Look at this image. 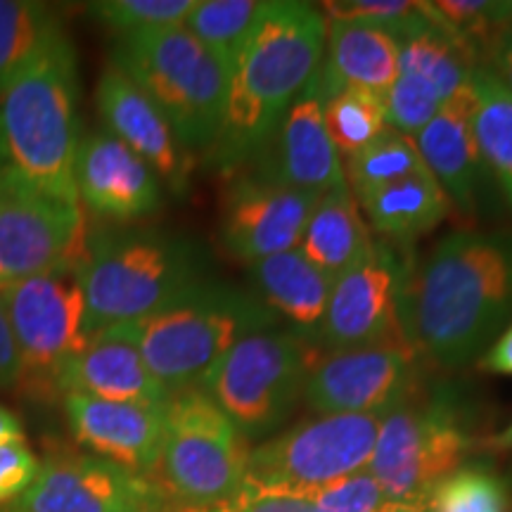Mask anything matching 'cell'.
Wrapping results in <instances>:
<instances>
[{
    "instance_id": "6da1fadb",
    "label": "cell",
    "mask_w": 512,
    "mask_h": 512,
    "mask_svg": "<svg viewBox=\"0 0 512 512\" xmlns=\"http://www.w3.org/2000/svg\"><path fill=\"white\" fill-rule=\"evenodd\" d=\"M510 323L512 230H456L408 266L401 332L437 366L475 361Z\"/></svg>"
},
{
    "instance_id": "7a4b0ae2",
    "label": "cell",
    "mask_w": 512,
    "mask_h": 512,
    "mask_svg": "<svg viewBox=\"0 0 512 512\" xmlns=\"http://www.w3.org/2000/svg\"><path fill=\"white\" fill-rule=\"evenodd\" d=\"M328 41V19L297 0L266 3L259 22L230 69L226 114L209 157L238 171L264 150L287 107L318 72Z\"/></svg>"
},
{
    "instance_id": "3957f363",
    "label": "cell",
    "mask_w": 512,
    "mask_h": 512,
    "mask_svg": "<svg viewBox=\"0 0 512 512\" xmlns=\"http://www.w3.org/2000/svg\"><path fill=\"white\" fill-rule=\"evenodd\" d=\"M76 98V50L67 34L55 38L0 91V169L69 202H79Z\"/></svg>"
},
{
    "instance_id": "277c9868",
    "label": "cell",
    "mask_w": 512,
    "mask_h": 512,
    "mask_svg": "<svg viewBox=\"0 0 512 512\" xmlns=\"http://www.w3.org/2000/svg\"><path fill=\"white\" fill-rule=\"evenodd\" d=\"M278 316L252 292L202 280L150 316L107 328L128 339L171 396L200 389L204 377L240 339L273 330Z\"/></svg>"
},
{
    "instance_id": "5b68a950",
    "label": "cell",
    "mask_w": 512,
    "mask_h": 512,
    "mask_svg": "<svg viewBox=\"0 0 512 512\" xmlns=\"http://www.w3.org/2000/svg\"><path fill=\"white\" fill-rule=\"evenodd\" d=\"M207 280L197 242L152 228H105L86 235V335L155 313Z\"/></svg>"
},
{
    "instance_id": "8992f818",
    "label": "cell",
    "mask_w": 512,
    "mask_h": 512,
    "mask_svg": "<svg viewBox=\"0 0 512 512\" xmlns=\"http://www.w3.org/2000/svg\"><path fill=\"white\" fill-rule=\"evenodd\" d=\"M112 67L162 110L185 152L214 150L226 114L228 72L183 24L119 38Z\"/></svg>"
},
{
    "instance_id": "52a82bcc",
    "label": "cell",
    "mask_w": 512,
    "mask_h": 512,
    "mask_svg": "<svg viewBox=\"0 0 512 512\" xmlns=\"http://www.w3.org/2000/svg\"><path fill=\"white\" fill-rule=\"evenodd\" d=\"M475 448L456 389H420L382 415L368 470L394 505H422Z\"/></svg>"
},
{
    "instance_id": "ba28073f",
    "label": "cell",
    "mask_w": 512,
    "mask_h": 512,
    "mask_svg": "<svg viewBox=\"0 0 512 512\" xmlns=\"http://www.w3.org/2000/svg\"><path fill=\"white\" fill-rule=\"evenodd\" d=\"M249 441L202 389L166 403L162 451L152 482L176 512L207 510L230 501L245 484Z\"/></svg>"
},
{
    "instance_id": "9c48e42d",
    "label": "cell",
    "mask_w": 512,
    "mask_h": 512,
    "mask_svg": "<svg viewBox=\"0 0 512 512\" xmlns=\"http://www.w3.org/2000/svg\"><path fill=\"white\" fill-rule=\"evenodd\" d=\"M318 347L299 332L261 330L240 339L200 389L247 441L278 434L304 399Z\"/></svg>"
},
{
    "instance_id": "30bf717a",
    "label": "cell",
    "mask_w": 512,
    "mask_h": 512,
    "mask_svg": "<svg viewBox=\"0 0 512 512\" xmlns=\"http://www.w3.org/2000/svg\"><path fill=\"white\" fill-rule=\"evenodd\" d=\"M382 415H313L249 451L247 494L306 498L337 479L366 470Z\"/></svg>"
},
{
    "instance_id": "8fae6325",
    "label": "cell",
    "mask_w": 512,
    "mask_h": 512,
    "mask_svg": "<svg viewBox=\"0 0 512 512\" xmlns=\"http://www.w3.org/2000/svg\"><path fill=\"white\" fill-rule=\"evenodd\" d=\"M83 259L0 287L5 313L17 344L24 392L55 396L64 363L86 349V294Z\"/></svg>"
},
{
    "instance_id": "7c38bea8",
    "label": "cell",
    "mask_w": 512,
    "mask_h": 512,
    "mask_svg": "<svg viewBox=\"0 0 512 512\" xmlns=\"http://www.w3.org/2000/svg\"><path fill=\"white\" fill-rule=\"evenodd\" d=\"M0 185V287L86 254L79 202L48 195L8 169H0Z\"/></svg>"
},
{
    "instance_id": "4fadbf2b",
    "label": "cell",
    "mask_w": 512,
    "mask_h": 512,
    "mask_svg": "<svg viewBox=\"0 0 512 512\" xmlns=\"http://www.w3.org/2000/svg\"><path fill=\"white\" fill-rule=\"evenodd\" d=\"M408 266L392 245L373 242L370 252L332 283L311 342L330 351L408 344L401 332V292Z\"/></svg>"
},
{
    "instance_id": "5bb4252c",
    "label": "cell",
    "mask_w": 512,
    "mask_h": 512,
    "mask_svg": "<svg viewBox=\"0 0 512 512\" xmlns=\"http://www.w3.org/2000/svg\"><path fill=\"white\" fill-rule=\"evenodd\" d=\"M418 358L411 344L318 354L302 401L313 415H384L422 389Z\"/></svg>"
},
{
    "instance_id": "9a60e30c",
    "label": "cell",
    "mask_w": 512,
    "mask_h": 512,
    "mask_svg": "<svg viewBox=\"0 0 512 512\" xmlns=\"http://www.w3.org/2000/svg\"><path fill=\"white\" fill-rule=\"evenodd\" d=\"M0 512H176L152 479L93 453H53L27 491Z\"/></svg>"
},
{
    "instance_id": "2e32d148",
    "label": "cell",
    "mask_w": 512,
    "mask_h": 512,
    "mask_svg": "<svg viewBox=\"0 0 512 512\" xmlns=\"http://www.w3.org/2000/svg\"><path fill=\"white\" fill-rule=\"evenodd\" d=\"M318 195L283 188L254 171L230 181L223 195L221 242L242 264L299 247Z\"/></svg>"
},
{
    "instance_id": "e0dca14e",
    "label": "cell",
    "mask_w": 512,
    "mask_h": 512,
    "mask_svg": "<svg viewBox=\"0 0 512 512\" xmlns=\"http://www.w3.org/2000/svg\"><path fill=\"white\" fill-rule=\"evenodd\" d=\"M325 95L318 72L287 107L273 136L254 159V174L283 188L325 195L344 188V166L323 121Z\"/></svg>"
},
{
    "instance_id": "ac0fdd59",
    "label": "cell",
    "mask_w": 512,
    "mask_h": 512,
    "mask_svg": "<svg viewBox=\"0 0 512 512\" xmlns=\"http://www.w3.org/2000/svg\"><path fill=\"white\" fill-rule=\"evenodd\" d=\"M62 406L76 444L133 475L152 477L164 441L166 403L150 406L64 394Z\"/></svg>"
},
{
    "instance_id": "d6986e66",
    "label": "cell",
    "mask_w": 512,
    "mask_h": 512,
    "mask_svg": "<svg viewBox=\"0 0 512 512\" xmlns=\"http://www.w3.org/2000/svg\"><path fill=\"white\" fill-rule=\"evenodd\" d=\"M74 183L79 202L100 219L128 223L162 207L155 169L107 131L81 138Z\"/></svg>"
},
{
    "instance_id": "ffe728a7",
    "label": "cell",
    "mask_w": 512,
    "mask_h": 512,
    "mask_svg": "<svg viewBox=\"0 0 512 512\" xmlns=\"http://www.w3.org/2000/svg\"><path fill=\"white\" fill-rule=\"evenodd\" d=\"M472 91L465 88L441 105L430 124L415 136L422 162L439 188L444 190L451 209L475 216L486 207L491 176L479 155L472 133Z\"/></svg>"
},
{
    "instance_id": "44dd1931",
    "label": "cell",
    "mask_w": 512,
    "mask_h": 512,
    "mask_svg": "<svg viewBox=\"0 0 512 512\" xmlns=\"http://www.w3.org/2000/svg\"><path fill=\"white\" fill-rule=\"evenodd\" d=\"M95 100L107 133L143 157L171 188L181 190L188 174V157L155 102L112 64L100 76Z\"/></svg>"
},
{
    "instance_id": "7402d4cb",
    "label": "cell",
    "mask_w": 512,
    "mask_h": 512,
    "mask_svg": "<svg viewBox=\"0 0 512 512\" xmlns=\"http://www.w3.org/2000/svg\"><path fill=\"white\" fill-rule=\"evenodd\" d=\"M57 394H86L105 401L164 406L171 394L145 366L138 349L124 337L102 330L86 349L64 363L57 375Z\"/></svg>"
},
{
    "instance_id": "603a6c76",
    "label": "cell",
    "mask_w": 512,
    "mask_h": 512,
    "mask_svg": "<svg viewBox=\"0 0 512 512\" xmlns=\"http://www.w3.org/2000/svg\"><path fill=\"white\" fill-rule=\"evenodd\" d=\"M323 57L318 76L328 98L344 88L384 95L399 76V41L373 24L328 22Z\"/></svg>"
},
{
    "instance_id": "cb8c5ba5",
    "label": "cell",
    "mask_w": 512,
    "mask_h": 512,
    "mask_svg": "<svg viewBox=\"0 0 512 512\" xmlns=\"http://www.w3.org/2000/svg\"><path fill=\"white\" fill-rule=\"evenodd\" d=\"M252 294L278 318L290 320L294 332L311 339L323 320L332 283L299 249L280 252L247 266Z\"/></svg>"
},
{
    "instance_id": "d4e9b609",
    "label": "cell",
    "mask_w": 512,
    "mask_h": 512,
    "mask_svg": "<svg viewBox=\"0 0 512 512\" xmlns=\"http://www.w3.org/2000/svg\"><path fill=\"white\" fill-rule=\"evenodd\" d=\"M392 34L399 41V72L418 76L444 102L465 88L472 72L482 64L475 50L427 17L420 3Z\"/></svg>"
},
{
    "instance_id": "484cf974",
    "label": "cell",
    "mask_w": 512,
    "mask_h": 512,
    "mask_svg": "<svg viewBox=\"0 0 512 512\" xmlns=\"http://www.w3.org/2000/svg\"><path fill=\"white\" fill-rule=\"evenodd\" d=\"M370 247L373 240L361 216V207L349 185H344L318 197L297 249L320 273L337 280L356 266Z\"/></svg>"
},
{
    "instance_id": "4316f807",
    "label": "cell",
    "mask_w": 512,
    "mask_h": 512,
    "mask_svg": "<svg viewBox=\"0 0 512 512\" xmlns=\"http://www.w3.org/2000/svg\"><path fill=\"white\" fill-rule=\"evenodd\" d=\"M356 202L366 211L370 228L394 242L418 240L451 214L444 190L427 169L382 185Z\"/></svg>"
},
{
    "instance_id": "83f0119b",
    "label": "cell",
    "mask_w": 512,
    "mask_h": 512,
    "mask_svg": "<svg viewBox=\"0 0 512 512\" xmlns=\"http://www.w3.org/2000/svg\"><path fill=\"white\" fill-rule=\"evenodd\" d=\"M470 91V124L479 155L512 211V93L484 64L472 72Z\"/></svg>"
},
{
    "instance_id": "f1b7e54d",
    "label": "cell",
    "mask_w": 512,
    "mask_h": 512,
    "mask_svg": "<svg viewBox=\"0 0 512 512\" xmlns=\"http://www.w3.org/2000/svg\"><path fill=\"white\" fill-rule=\"evenodd\" d=\"M62 34L60 17L50 5L0 0V91Z\"/></svg>"
},
{
    "instance_id": "f546056e",
    "label": "cell",
    "mask_w": 512,
    "mask_h": 512,
    "mask_svg": "<svg viewBox=\"0 0 512 512\" xmlns=\"http://www.w3.org/2000/svg\"><path fill=\"white\" fill-rule=\"evenodd\" d=\"M264 8L266 3L259 0H197L183 27L214 53L230 79V69Z\"/></svg>"
},
{
    "instance_id": "4dcf8cb0",
    "label": "cell",
    "mask_w": 512,
    "mask_h": 512,
    "mask_svg": "<svg viewBox=\"0 0 512 512\" xmlns=\"http://www.w3.org/2000/svg\"><path fill=\"white\" fill-rule=\"evenodd\" d=\"M430 512H512L508 479L491 465L467 460L422 501Z\"/></svg>"
},
{
    "instance_id": "1f68e13d",
    "label": "cell",
    "mask_w": 512,
    "mask_h": 512,
    "mask_svg": "<svg viewBox=\"0 0 512 512\" xmlns=\"http://www.w3.org/2000/svg\"><path fill=\"white\" fill-rule=\"evenodd\" d=\"M344 162H347L344 178H347L349 190L354 192L356 200L382 185L427 169L418 147H415V140L394 128H384L373 143H368Z\"/></svg>"
},
{
    "instance_id": "d6a6232c",
    "label": "cell",
    "mask_w": 512,
    "mask_h": 512,
    "mask_svg": "<svg viewBox=\"0 0 512 512\" xmlns=\"http://www.w3.org/2000/svg\"><path fill=\"white\" fill-rule=\"evenodd\" d=\"M323 121L342 162L389 128L382 95L361 88H344L330 95L323 107Z\"/></svg>"
},
{
    "instance_id": "836d02e7",
    "label": "cell",
    "mask_w": 512,
    "mask_h": 512,
    "mask_svg": "<svg viewBox=\"0 0 512 512\" xmlns=\"http://www.w3.org/2000/svg\"><path fill=\"white\" fill-rule=\"evenodd\" d=\"M420 5L439 27L456 34L460 41L475 50L479 62L494 46L496 38L512 24V0L510 3H503V0H434V3Z\"/></svg>"
},
{
    "instance_id": "e575fe53",
    "label": "cell",
    "mask_w": 512,
    "mask_h": 512,
    "mask_svg": "<svg viewBox=\"0 0 512 512\" xmlns=\"http://www.w3.org/2000/svg\"><path fill=\"white\" fill-rule=\"evenodd\" d=\"M197 0H100L88 5V12L119 38L181 27Z\"/></svg>"
},
{
    "instance_id": "d590c367",
    "label": "cell",
    "mask_w": 512,
    "mask_h": 512,
    "mask_svg": "<svg viewBox=\"0 0 512 512\" xmlns=\"http://www.w3.org/2000/svg\"><path fill=\"white\" fill-rule=\"evenodd\" d=\"M382 102L387 126L408 138L418 136L444 105L441 95L432 86H427L418 76L403 72H399L387 93L382 95Z\"/></svg>"
},
{
    "instance_id": "8d00e7d4",
    "label": "cell",
    "mask_w": 512,
    "mask_h": 512,
    "mask_svg": "<svg viewBox=\"0 0 512 512\" xmlns=\"http://www.w3.org/2000/svg\"><path fill=\"white\" fill-rule=\"evenodd\" d=\"M318 512H384L392 501L370 470H358L306 496Z\"/></svg>"
},
{
    "instance_id": "74e56055",
    "label": "cell",
    "mask_w": 512,
    "mask_h": 512,
    "mask_svg": "<svg viewBox=\"0 0 512 512\" xmlns=\"http://www.w3.org/2000/svg\"><path fill=\"white\" fill-rule=\"evenodd\" d=\"M328 22H361L387 29L389 34L418 10V3L406 0H330L320 5Z\"/></svg>"
},
{
    "instance_id": "f35d334b",
    "label": "cell",
    "mask_w": 512,
    "mask_h": 512,
    "mask_svg": "<svg viewBox=\"0 0 512 512\" xmlns=\"http://www.w3.org/2000/svg\"><path fill=\"white\" fill-rule=\"evenodd\" d=\"M41 470V458L27 439L0 444V510L17 501Z\"/></svg>"
},
{
    "instance_id": "ab89813d",
    "label": "cell",
    "mask_w": 512,
    "mask_h": 512,
    "mask_svg": "<svg viewBox=\"0 0 512 512\" xmlns=\"http://www.w3.org/2000/svg\"><path fill=\"white\" fill-rule=\"evenodd\" d=\"M190 512H318L309 498L297 496H273V494H247L240 491L230 501L216 505L207 510H190Z\"/></svg>"
},
{
    "instance_id": "60d3db41",
    "label": "cell",
    "mask_w": 512,
    "mask_h": 512,
    "mask_svg": "<svg viewBox=\"0 0 512 512\" xmlns=\"http://www.w3.org/2000/svg\"><path fill=\"white\" fill-rule=\"evenodd\" d=\"M17 380H19L17 344H15V337H12L3 297H0V387H15Z\"/></svg>"
},
{
    "instance_id": "b9f144b4",
    "label": "cell",
    "mask_w": 512,
    "mask_h": 512,
    "mask_svg": "<svg viewBox=\"0 0 512 512\" xmlns=\"http://www.w3.org/2000/svg\"><path fill=\"white\" fill-rule=\"evenodd\" d=\"M477 368L482 370V373L512 377V323L494 339V344L477 358Z\"/></svg>"
},
{
    "instance_id": "7bdbcfd3",
    "label": "cell",
    "mask_w": 512,
    "mask_h": 512,
    "mask_svg": "<svg viewBox=\"0 0 512 512\" xmlns=\"http://www.w3.org/2000/svg\"><path fill=\"white\" fill-rule=\"evenodd\" d=\"M484 67H489L512 93V24L489 48V53L484 57Z\"/></svg>"
},
{
    "instance_id": "ee69618b",
    "label": "cell",
    "mask_w": 512,
    "mask_h": 512,
    "mask_svg": "<svg viewBox=\"0 0 512 512\" xmlns=\"http://www.w3.org/2000/svg\"><path fill=\"white\" fill-rule=\"evenodd\" d=\"M24 439V430L22 422L12 411H8L5 406H0V444H8V441H17Z\"/></svg>"
},
{
    "instance_id": "f6af8a7d",
    "label": "cell",
    "mask_w": 512,
    "mask_h": 512,
    "mask_svg": "<svg viewBox=\"0 0 512 512\" xmlns=\"http://www.w3.org/2000/svg\"><path fill=\"white\" fill-rule=\"evenodd\" d=\"M489 446L498 448V451H512V420L503 432H498L496 437L489 439Z\"/></svg>"
},
{
    "instance_id": "bcb514c9",
    "label": "cell",
    "mask_w": 512,
    "mask_h": 512,
    "mask_svg": "<svg viewBox=\"0 0 512 512\" xmlns=\"http://www.w3.org/2000/svg\"><path fill=\"white\" fill-rule=\"evenodd\" d=\"M384 512H430L425 508V505H392V508H387Z\"/></svg>"
},
{
    "instance_id": "7dc6e473",
    "label": "cell",
    "mask_w": 512,
    "mask_h": 512,
    "mask_svg": "<svg viewBox=\"0 0 512 512\" xmlns=\"http://www.w3.org/2000/svg\"><path fill=\"white\" fill-rule=\"evenodd\" d=\"M0 190H3V185H0Z\"/></svg>"
}]
</instances>
